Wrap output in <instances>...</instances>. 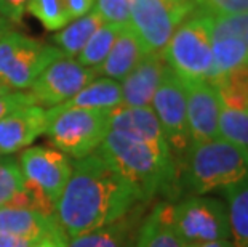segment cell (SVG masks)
Here are the masks:
<instances>
[{
  "mask_svg": "<svg viewBox=\"0 0 248 247\" xmlns=\"http://www.w3.org/2000/svg\"><path fill=\"white\" fill-rule=\"evenodd\" d=\"M138 202L135 188L96 151L72 165L55 220L71 239L124 218Z\"/></svg>",
  "mask_w": 248,
  "mask_h": 247,
  "instance_id": "6da1fadb",
  "label": "cell"
},
{
  "mask_svg": "<svg viewBox=\"0 0 248 247\" xmlns=\"http://www.w3.org/2000/svg\"><path fill=\"white\" fill-rule=\"evenodd\" d=\"M98 152L135 188L142 202L167 190L176 178V169L167 165L146 143L117 130H109Z\"/></svg>",
  "mask_w": 248,
  "mask_h": 247,
  "instance_id": "7a4b0ae2",
  "label": "cell"
},
{
  "mask_svg": "<svg viewBox=\"0 0 248 247\" xmlns=\"http://www.w3.org/2000/svg\"><path fill=\"white\" fill-rule=\"evenodd\" d=\"M184 161L187 181L197 194L224 191L248 177V152L219 136L191 143Z\"/></svg>",
  "mask_w": 248,
  "mask_h": 247,
  "instance_id": "3957f363",
  "label": "cell"
},
{
  "mask_svg": "<svg viewBox=\"0 0 248 247\" xmlns=\"http://www.w3.org/2000/svg\"><path fill=\"white\" fill-rule=\"evenodd\" d=\"M162 53L181 81H210L213 76L212 16L205 13L187 16Z\"/></svg>",
  "mask_w": 248,
  "mask_h": 247,
  "instance_id": "277c9868",
  "label": "cell"
},
{
  "mask_svg": "<svg viewBox=\"0 0 248 247\" xmlns=\"http://www.w3.org/2000/svg\"><path fill=\"white\" fill-rule=\"evenodd\" d=\"M109 132V111L99 109H46L45 135L58 151L82 159L101 146Z\"/></svg>",
  "mask_w": 248,
  "mask_h": 247,
  "instance_id": "5b68a950",
  "label": "cell"
},
{
  "mask_svg": "<svg viewBox=\"0 0 248 247\" xmlns=\"http://www.w3.org/2000/svg\"><path fill=\"white\" fill-rule=\"evenodd\" d=\"M62 51L28 35L8 31L0 37V81L12 90H26Z\"/></svg>",
  "mask_w": 248,
  "mask_h": 247,
  "instance_id": "8992f818",
  "label": "cell"
},
{
  "mask_svg": "<svg viewBox=\"0 0 248 247\" xmlns=\"http://www.w3.org/2000/svg\"><path fill=\"white\" fill-rule=\"evenodd\" d=\"M194 12L191 0H131L130 28L144 53H162L179 24Z\"/></svg>",
  "mask_w": 248,
  "mask_h": 247,
  "instance_id": "52a82bcc",
  "label": "cell"
},
{
  "mask_svg": "<svg viewBox=\"0 0 248 247\" xmlns=\"http://www.w3.org/2000/svg\"><path fill=\"white\" fill-rule=\"evenodd\" d=\"M171 222L183 244L231 239L226 204L203 194H195L171 206Z\"/></svg>",
  "mask_w": 248,
  "mask_h": 247,
  "instance_id": "ba28073f",
  "label": "cell"
},
{
  "mask_svg": "<svg viewBox=\"0 0 248 247\" xmlns=\"http://www.w3.org/2000/svg\"><path fill=\"white\" fill-rule=\"evenodd\" d=\"M155 113L157 120L163 130L167 143L170 146L171 156L186 157L191 146V135L187 125V109H186V92L184 83L171 69L163 76L159 88H157L151 104Z\"/></svg>",
  "mask_w": 248,
  "mask_h": 247,
  "instance_id": "9c48e42d",
  "label": "cell"
},
{
  "mask_svg": "<svg viewBox=\"0 0 248 247\" xmlns=\"http://www.w3.org/2000/svg\"><path fill=\"white\" fill-rule=\"evenodd\" d=\"M18 164L26 185L42 193L56 206L72 172L69 156L46 146H31L23 149Z\"/></svg>",
  "mask_w": 248,
  "mask_h": 247,
  "instance_id": "30bf717a",
  "label": "cell"
},
{
  "mask_svg": "<svg viewBox=\"0 0 248 247\" xmlns=\"http://www.w3.org/2000/svg\"><path fill=\"white\" fill-rule=\"evenodd\" d=\"M98 77V72L80 65L76 58H60L46 67L29 87V93L39 106L53 108L66 103L77 92Z\"/></svg>",
  "mask_w": 248,
  "mask_h": 247,
  "instance_id": "8fae6325",
  "label": "cell"
},
{
  "mask_svg": "<svg viewBox=\"0 0 248 247\" xmlns=\"http://www.w3.org/2000/svg\"><path fill=\"white\" fill-rule=\"evenodd\" d=\"M213 76L248 63V13L212 16Z\"/></svg>",
  "mask_w": 248,
  "mask_h": 247,
  "instance_id": "7c38bea8",
  "label": "cell"
},
{
  "mask_svg": "<svg viewBox=\"0 0 248 247\" xmlns=\"http://www.w3.org/2000/svg\"><path fill=\"white\" fill-rule=\"evenodd\" d=\"M109 130L126 133L146 143L167 165L176 169L170 146L152 108L119 106L109 111Z\"/></svg>",
  "mask_w": 248,
  "mask_h": 247,
  "instance_id": "4fadbf2b",
  "label": "cell"
},
{
  "mask_svg": "<svg viewBox=\"0 0 248 247\" xmlns=\"http://www.w3.org/2000/svg\"><path fill=\"white\" fill-rule=\"evenodd\" d=\"M186 92L187 125L191 143L219 136V97L210 81H183Z\"/></svg>",
  "mask_w": 248,
  "mask_h": 247,
  "instance_id": "5bb4252c",
  "label": "cell"
},
{
  "mask_svg": "<svg viewBox=\"0 0 248 247\" xmlns=\"http://www.w3.org/2000/svg\"><path fill=\"white\" fill-rule=\"evenodd\" d=\"M170 66L167 65L163 53H147L126 76L122 87V106L151 108L157 88Z\"/></svg>",
  "mask_w": 248,
  "mask_h": 247,
  "instance_id": "9a60e30c",
  "label": "cell"
},
{
  "mask_svg": "<svg viewBox=\"0 0 248 247\" xmlns=\"http://www.w3.org/2000/svg\"><path fill=\"white\" fill-rule=\"evenodd\" d=\"M46 109L39 104L21 108L0 120V154L8 156L29 148L44 135Z\"/></svg>",
  "mask_w": 248,
  "mask_h": 247,
  "instance_id": "2e32d148",
  "label": "cell"
},
{
  "mask_svg": "<svg viewBox=\"0 0 248 247\" xmlns=\"http://www.w3.org/2000/svg\"><path fill=\"white\" fill-rule=\"evenodd\" d=\"M144 50L131 28H122L115 39L106 60L98 67V76L122 82L135 69V66L144 58Z\"/></svg>",
  "mask_w": 248,
  "mask_h": 247,
  "instance_id": "e0dca14e",
  "label": "cell"
},
{
  "mask_svg": "<svg viewBox=\"0 0 248 247\" xmlns=\"http://www.w3.org/2000/svg\"><path fill=\"white\" fill-rule=\"evenodd\" d=\"M58 228L55 217L29 207L3 206L0 207V233L26 236V238L42 239Z\"/></svg>",
  "mask_w": 248,
  "mask_h": 247,
  "instance_id": "ac0fdd59",
  "label": "cell"
},
{
  "mask_svg": "<svg viewBox=\"0 0 248 247\" xmlns=\"http://www.w3.org/2000/svg\"><path fill=\"white\" fill-rule=\"evenodd\" d=\"M122 106V87L119 81L109 77H96L87 83L80 92H77L66 103L58 104L60 109H99V111H112Z\"/></svg>",
  "mask_w": 248,
  "mask_h": 247,
  "instance_id": "d6986e66",
  "label": "cell"
},
{
  "mask_svg": "<svg viewBox=\"0 0 248 247\" xmlns=\"http://www.w3.org/2000/svg\"><path fill=\"white\" fill-rule=\"evenodd\" d=\"M135 247H183L171 222V204L160 202L142 222Z\"/></svg>",
  "mask_w": 248,
  "mask_h": 247,
  "instance_id": "ffe728a7",
  "label": "cell"
},
{
  "mask_svg": "<svg viewBox=\"0 0 248 247\" xmlns=\"http://www.w3.org/2000/svg\"><path fill=\"white\" fill-rule=\"evenodd\" d=\"M103 23L104 21L101 19V16L94 10H92L90 13L83 15L80 18H76L71 24L60 29V33L53 37L55 47L60 49L66 58H76L85 47L94 31Z\"/></svg>",
  "mask_w": 248,
  "mask_h": 247,
  "instance_id": "44dd1931",
  "label": "cell"
},
{
  "mask_svg": "<svg viewBox=\"0 0 248 247\" xmlns=\"http://www.w3.org/2000/svg\"><path fill=\"white\" fill-rule=\"evenodd\" d=\"M223 193L229 215L231 241L235 247H248V177Z\"/></svg>",
  "mask_w": 248,
  "mask_h": 247,
  "instance_id": "7402d4cb",
  "label": "cell"
},
{
  "mask_svg": "<svg viewBox=\"0 0 248 247\" xmlns=\"http://www.w3.org/2000/svg\"><path fill=\"white\" fill-rule=\"evenodd\" d=\"M66 247H131V223L124 217L108 227L67 239Z\"/></svg>",
  "mask_w": 248,
  "mask_h": 247,
  "instance_id": "603a6c76",
  "label": "cell"
},
{
  "mask_svg": "<svg viewBox=\"0 0 248 247\" xmlns=\"http://www.w3.org/2000/svg\"><path fill=\"white\" fill-rule=\"evenodd\" d=\"M210 82L218 92L221 103L248 108V63L224 72Z\"/></svg>",
  "mask_w": 248,
  "mask_h": 247,
  "instance_id": "cb8c5ba5",
  "label": "cell"
},
{
  "mask_svg": "<svg viewBox=\"0 0 248 247\" xmlns=\"http://www.w3.org/2000/svg\"><path fill=\"white\" fill-rule=\"evenodd\" d=\"M218 130L219 138L248 152V108L221 103Z\"/></svg>",
  "mask_w": 248,
  "mask_h": 247,
  "instance_id": "d4e9b609",
  "label": "cell"
},
{
  "mask_svg": "<svg viewBox=\"0 0 248 247\" xmlns=\"http://www.w3.org/2000/svg\"><path fill=\"white\" fill-rule=\"evenodd\" d=\"M119 26L115 24H109V23H103L99 28L94 31L92 37L88 39L85 47L82 49L80 53L77 55V61L80 65L92 67V69L96 71L99 66L103 65V61L106 60L108 53L112 49L115 39L120 33Z\"/></svg>",
  "mask_w": 248,
  "mask_h": 247,
  "instance_id": "484cf974",
  "label": "cell"
},
{
  "mask_svg": "<svg viewBox=\"0 0 248 247\" xmlns=\"http://www.w3.org/2000/svg\"><path fill=\"white\" fill-rule=\"evenodd\" d=\"M26 10L46 31H60L71 21L64 0H29Z\"/></svg>",
  "mask_w": 248,
  "mask_h": 247,
  "instance_id": "4316f807",
  "label": "cell"
},
{
  "mask_svg": "<svg viewBox=\"0 0 248 247\" xmlns=\"http://www.w3.org/2000/svg\"><path fill=\"white\" fill-rule=\"evenodd\" d=\"M24 188V177L18 161L0 157V207L7 206L13 196Z\"/></svg>",
  "mask_w": 248,
  "mask_h": 247,
  "instance_id": "83f0119b",
  "label": "cell"
},
{
  "mask_svg": "<svg viewBox=\"0 0 248 247\" xmlns=\"http://www.w3.org/2000/svg\"><path fill=\"white\" fill-rule=\"evenodd\" d=\"M93 10L104 23L115 24L119 28L130 26L131 0H96Z\"/></svg>",
  "mask_w": 248,
  "mask_h": 247,
  "instance_id": "f1b7e54d",
  "label": "cell"
},
{
  "mask_svg": "<svg viewBox=\"0 0 248 247\" xmlns=\"http://www.w3.org/2000/svg\"><path fill=\"white\" fill-rule=\"evenodd\" d=\"M199 13L210 16H226V15L248 13V0H191Z\"/></svg>",
  "mask_w": 248,
  "mask_h": 247,
  "instance_id": "f546056e",
  "label": "cell"
},
{
  "mask_svg": "<svg viewBox=\"0 0 248 247\" xmlns=\"http://www.w3.org/2000/svg\"><path fill=\"white\" fill-rule=\"evenodd\" d=\"M31 104H35V99L29 92H8L7 95L0 97V120L7 117L8 114L18 111L21 108L31 106Z\"/></svg>",
  "mask_w": 248,
  "mask_h": 247,
  "instance_id": "4dcf8cb0",
  "label": "cell"
},
{
  "mask_svg": "<svg viewBox=\"0 0 248 247\" xmlns=\"http://www.w3.org/2000/svg\"><path fill=\"white\" fill-rule=\"evenodd\" d=\"M29 0H0V15L10 23H21Z\"/></svg>",
  "mask_w": 248,
  "mask_h": 247,
  "instance_id": "1f68e13d",
  "label": "cell"
},
{
  "mask_svg": "<svg viewBox=\"0 0 248 247\" xmlns=\"http://www.w3.org/2000/svg\"><path fill=\"white\" fill-rule=\"evenodd\" d=\"M64 2L71 19H76L92 12L96 0H64Z\"/></svg>",
  "mask_w": 248,
  "mask_h": 247,
  "instance_id": "d6a6232c",
  "label": "cell"
},
{
  "mask_svg": "<svg viewBox=\"0 0 248 247\" xmlns=\"http://www.w3.org/2000/svg\"><path fill=\"white\" fill-rule=\"evenodd\" d=\"M39 239L26 238V236L0 233V247H34Z\"/></svg>",
  "mask_w": 248,
  "mask_h": 247,
  "instance_id": "836d02e7",
  "label": "cell"
},
{
  "mask_svg": "<svg viewBox=\"0 0 248 247\" xmlns=\"http://www.w3.org/2000/svg\"><path fill=\"white\" fill-rule=\"evenodd\" d=\"M66 243H67L66 234L58 227L51 231V233L46 234L45 238H42L34 247H66Z\"/></svg>",
  "mask_w": 248,
  "mask_h": 247,
  "instance_id": "e575fe53",
  "label": "cell"
},
{
  "mask_svg": "<svg viewBox=\"0 0 248 247\" xmlns=\"http://www.w3.org/2000/svg\"><path fill=\"white\" fill-rule=\"evenodd\" d=\"M183 247H235V246L231 239H218V241H210V243L183 244Z\"/></svg>",
  "mask_w": 248,
  "mask_h": 247,
  "instance_id": "d590c367",
  "label": "cell"
},
{
  "mask_svg": "<svg viewBox=\"0 0 248 247\" xmlns=\"http://www.w3.org/2000/svg\"><path fill=\"white\" fill-rule=\"evenodd\" d=\"M8 31H12V23L0 15V37H2L3 34H7Z\"/></svg>",
  "mask_w": 248,
  "mask_h": 247,
  "instance_id": "8d00e7d4",
  "label": "cell"
},
{
  "mask_svg": "<svg viewBox=\"0 0 248 247\" xmlns=\"http://www.w3.org/2000/svg\"><path fill=\"white\" fill-rule=\"evenodd\" d=\"M8 92H12V88H10L5 82L0 81V97H2V95H7Z\"/></svg>",
  "mask_w": 248,
  "mask_h": 247,
  "instance_id": "74e56055",
  "label": "cell"
},
{
  "mask_svg": "<svg viewBox=\"0 0 248 247\" xmlns=\"http://www.w3.org/2000/svg\"><path fill=\"white\" fill-rule=\"evenodd\" d=\"M0 157H2V154H0Z\"/></svg>",
  "mask_w": 248,
  "mask_h": 247,
  "instance_id": "f35d334b",
  "label": "cell"
}]
</instances>
